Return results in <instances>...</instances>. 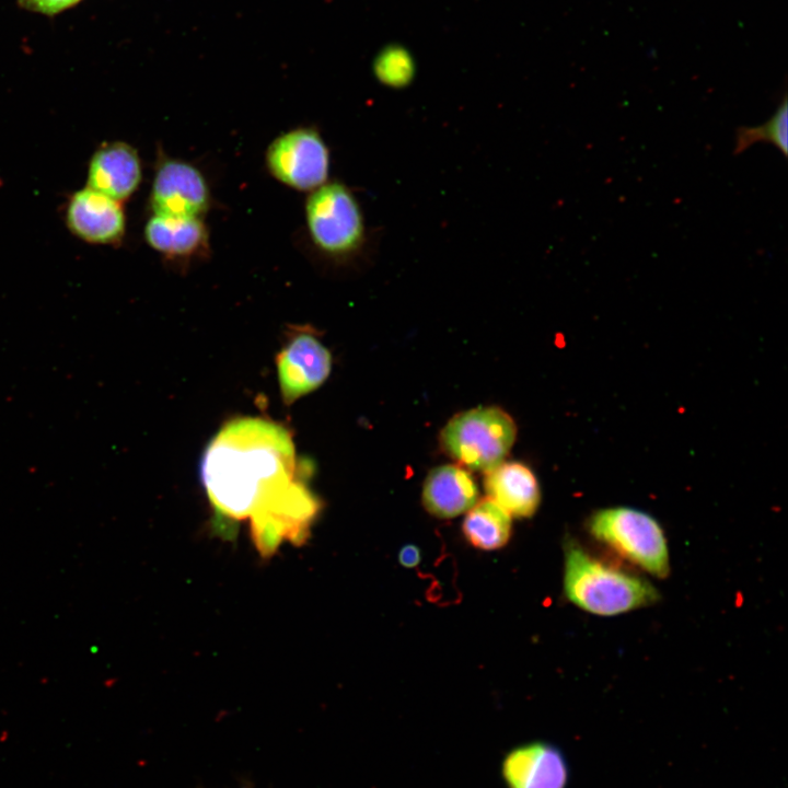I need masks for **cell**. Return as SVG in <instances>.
<instances>
[{
    "label": "cell",
    "mask_w": 788,
    "mask_h": 788,
    "mask_svg": "<svg viewBox=\"0 0 788 788\" xmlns=\"http://www.w3.org/2000/svg\"><path fill=\"white\" fill-rule=\"evenodd\" d=\"M564 592L579 609L601 616L641 609L659 599L652 583L594 557L575 542L565 548Z\"/></svg>",
    "instance_id": "cell-2"
},
{
    "label": "cell",
    "mask_w": 788,
    "mask_h": 788,
    "mask_svg": "<svg viewBox=\"0 0 788 788\" xmlns=\"http://www.w3.org/2000/svg\"><path fill=\"white\" fill-rule=\"evenodd\" d=\"M511 515L489 498L477 500L466 511L462 531L465 540L480 551L503 547L511 536Z\"/></svg>",
    "instance_id": "cell-15"
},
{
    "label": "cell",
    "mask_w": 788,
    "mask_h": 788,
    "mask_svg": "<svg viewBox=\"0 0 788 788\" xmlns=\"http://www.w3.org/2000/svg\"><path fill=\"white\" fill-rule=\"evenodd\" d=\"M266 164L281 183L299 190H314L327 179L329 153L316 130L297 128L270 143Z\"/></svg>",
    "instance_id": "cell-6"
},
{
    "label": "cell",
    "mask_w": 788,
    "mask_h": 788,
    "mask_svg": "<svg viewBox=\"0 0 788 788\" xmlns=\"http://www.w3.org/2000/svg\"><path fill=\"white\" fill-rule=\"evenodd\" d=\"M144 237L170 258H189L208 250V231L199 218L154 215L144 227Z\"/></svg>",
    "instance_id": "cell-14"
},
{
    "label": "cell",
    "mask_w": 788,
    "mask_h": 788,
    "mask_svg": "<svg viewBox=\"0 0 788 788\" xmlns=\"http://www.w3.org/2000/svg\"><path fill=\"white\" fill-rule=\"evenodd\" d=\"M141 181V163L135 148L123 141L100 146L88 167V186L123 201L129 198Z\"/></svg>",
    "instance_id": "cell-11"
},
{
    "label": "cell",
    "mask_w": 788,
    "mask_h": 788,
    "mask_svg": "<svg viewBox=\"0 0 788 788\" xmlns=\"http://www.w3.org/2000/svg\"><path fill=\"white\" fill-rule=\"evenodd\" d=\"M591 535L622 558L652 576L670 571L667 538L661 525L648 513L628 507L595 511L588 521Z\"/></svg>",
    "instance_id": "cell-4"
},
{
    "label": "cell",
    "mask_w": 788,
    "mask_h": 788,
    "mask_svg": "<svg viewBox=\"0 0 788 788\" xmlns=\"http://www.w3.org/2000/svg\"><path fill=\"white\" fill-rule=\"evenodd\" d=\"M305 215L311 239L326 254H352L364 241L359 204L341 183H324L315 188L308 197Z\"/></svg>",
    "instance_id": "cell-5"
},
{
    "label": "cell",
    "mask_w": 788,
    "mask_h": 788,
    "mask_svg": "<svg viewBox=\"0 0 788 788\" xmlns=\"http://www.w3.org/2000/svg\"><path fill=\"white\" fill-rule=\"evenodd\" d=\"M515 434L514 421L505 410L485 406L450 419L440 441L448 455L462 466L487 473L503 462Z\"/></svg>",
    "instance_id": "cell-3"
},
{
    "label": "cell",
    "mask_w": 788,
    "mask_h": 788,
    "mask_svg": "<svg viewBox=\"0 0 788 788\" xmlns=\"http://www.w3.org/2000/svg\"><path fill=\"white\" fill-rule=\"evenodd\" d=\"M484 487L489 499L511 517H532L541 501V491L533 472L518 462L501 463L486 473Z\"/></svg>",
    "instance_id": "cell-13"
},
{
    "label": "cell",
    "mask_w": 788,
    "mask_h": 788,
    "mask_svg": "<svg viewBox=\"0 0 788 788\" xmlns=\"http://www.w3.org/2000/svg\"><path fill=\"white\" fill-rule=\"evenodd\" d=\"M312 471V464L298 461L289 431L258 417L227 422L201 461L202 485L217 517L250 523Z\"/></svg>",
    "instance_id": "cell-1"
},
{
    "label": "cell",
    "mask_w": 788,
    "mask_h": 788,
    "mask_svg": "<svg viewBox=\"0 0 788 788\" xmlns=\"http://www.w3.org/2000/svg\"><path fill=\"white\" fill-rule=\"evenodd\" d=\"M420 559V549L414 544L403 546L398 553V561L405 568L417 567Z\"/></svg>",
    "instance_id": "cell-19"
},
{
    "label": "cell",
    "mask_w": 788,
    "mask_h": 788,
    "mask_svg": "<svg viewBox=\"0 0 788 788\" xmlns=\"http://www.w3.org/2000/svg\"><path fill=\"white\" fill-rule=\"evenodd\" d=\"M376 78L385 85L402 88L407 85L414 76L410 57L403 50L391 49L380 55L374 65Z\"/></svg>",
    "instance_id": "cell-17"
},
{
    "label": "cell",
    "mask_w": 788,
    "mask_h": 788,
    "mask_svg": "<svg viewBox=\"0 0 788 788\" xmlns=\"http://www.w3.org/2000/svg\"><path fill=\"white\" fill-rule=\"evenodd\" d=\"M150 205L154 215L199 218L208 208L209 189L195 166L167 159L155 172Z\"/></svg>",
    "instance_id": "cell-8"
},
{
    "label": "cell",
    "mask_w": 788,
    "mask_h": 788,
    "mask_svg": "<svg viewBox=\"0 0 788 788\" xmlns=\"http://www.w3.org/2000/svg\"><path fill=\"white\" fill-rule=\"evenodd\" d=\"M508 788H565L567 765L553 745L533 742L510 751L501 766Z\"/></svg>",
    "instance_id": "cell-10"
},
{
    "label": "cell",
    "mask_w": 788,
    "mask_h": 788,
    "mask_svg": "<svg viewBox=\"0 0 788 788\" xmlns=\"http://www.w3.org/2000/svg\"><path fill=\"white\" fill-rule=\"evenodd\" d=\"M757 142L775 146L784 157L788 153V104L785 96L773 116L756 127L741 126L735 130L734 154H740Z\"/></svg>",
    "instance_id": "cell-16"
},
{
    "label": "cell",
    "mask_w": 788,
    "mask_h": 788,
    "mask_svg": "<svg viewBox=\"0 0 788 788\" xmlns=\"http://www.w3.org/2000/svg\"><path fill=\"white\" fill-rule=\"evenodd\" d=\"M65 218L70 232L90 244H116L126 230L121 201L89 186L71 195Z\"/></svg>",
    "instance_id": "cell-9"
},
{
    "label": "cell",
    "mask_w": 788,
    "mask_h": 788,
    "mask_svg": "<svg viewBox=\"0 0 788 788\" xmlns=\"http://www.w3.org/2000/svg\"><path fill=\"white\" fill-rule=\"evenodd\" d=\"M80 0H19L27 10L44 14H55L78 3Z\"/></svg>",
    "instance_id": "cell-18"
},
{
    "label": "cell",
    "mask_w": 788,
    "mask_h": 788,
    "mask_svg": "<svg viewBox=\"0 0 788 788\" xmlns=\"http://www.w3.org/2000/svg\"><path fill=\"white\" fill-rule=\"evenodd\" d=\"M421 500L430 514L440 519H452L477 502L478 488L471 473L463 466L440 465L427 475Z\"/></svg>",
    "instance_id": "cell-12"
},
{
    "label": "cell",
    "mask_w": 788,
    "mask_h": 788,
    "mask_svg": "<svg viewBox=\"0 0 788 788\" xmlns=\"http://www.w3.org/2000/svg\"><path fill=\"white\" fill-rule=\"evenodd\" d=\"M280 393L286 404L315 391L328 378L332 355L309 326H294L276 358Z\"/></svg>",
    "instance_id": "cell-7"
}]
</instances>
